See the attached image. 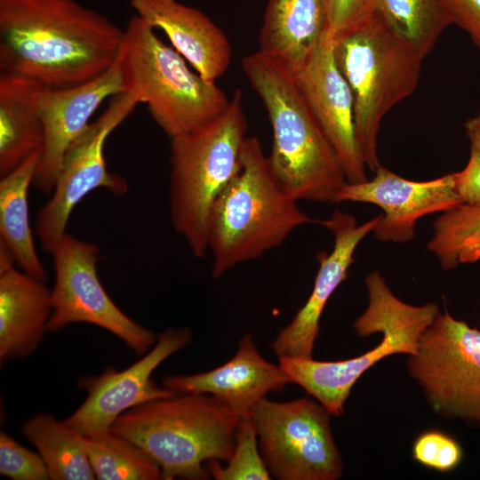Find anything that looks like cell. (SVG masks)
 <instances>
[{"instance_id": "5bb4252c", "label": "cell", "mask_w": 480, "mask_h": 480, "mask_svg": "<svg viewBox=\"0 0 480 480\" xmlns=\"http://www.w3.org/2000/svg\"><path fill=\"white\" fill-rule=\"evenodd\" d=\"M371 180L347 182L333 203L360 202L375 204L383 213L372 233L381 242L407 243L414 238L417 220L445 212L462 200L454 188L453 173L427 181L410 180L381 165Z\"/></svg>"}, {"instance_id": "9a60e30c", "label": "cell", "mask_w": 480, "mask_h": 480, "mask_svg": "<svg viewBox=\"0 0 480 480\" xmlns=\"http://www.w3.org/2000/svg\"><path fill=\"white\" fill-rule=\"evenodd\" d=\"M124 92L118 57L100 76L66 88L43 86L37 107L44 124V143L40 151L33 186L51 194L70 144L88 126L89 120L108 98Z\"/></svg>"}, {"instance_id": "5b68a950", "label": "cell", "mask_w": 480, "mask_h": 480, "mask_svg": "<svg viewBox=\"0 0 480 480\" xmlns=\"http://www.w3.org/2000/svg\"><path fill=\"white\" fill-rule=\"evenodd\" d=\"M247 128L237 89L226 109L209 124L171 139V220L196 258L208 253L211 211L241 168Z\"/></svg>"}, {"instance_id": "d6986e66", "label": "cell", "mask_w": 480, "mask_h": 480, "mask_svg": "<svg viewBox=\"0 0 480 480\" xmlns=\"http://www.w3.org/2000/svg\"><path fill=\"white\" fill-rule=\"evenodd\" d=\"M136 15L163 31L173 47L204 79L216 82L231 61L226 34L204 12L178 0H130Z\"/></svg>"}, {"instance_id": "83f0119b", "label": "cell", "mask_w": 480, "mask_h": 480, "mask_svg": "<svg viewBox=\"0 0 480 480\" xmlns=\"http://www.w3.org/2000/svg\"><path fill=\"white\" fill-rule=\"evenodd\" d=\"M207 470L216 480H269L270 473L261 456L258 436L250 415L241 418L231 458L222 467L218 460L207 461Z\"/></svg>"}, {"instance_id": "f546056e", "label": "cell", "mask_w": 480, "mask_h": 480, "mask_svg": "<svg viewBox=\"0 0 480 480\" xmlns=\"http://www.w3.org/2000/svg\"><path fill=\"white\" fill-rule=\"evenodd\" d=\"M0 474L12 480L50 479L38 452L22 446L5 432L0 434Z\"/></svg>"}, {"instance_id": "d4e9b609", "label": "cell", "mask_w": 480, "mask_h": 480, "mask_svg": "<svg viewBox=\"0 0 480 480\" xmlns=\"http://www.w3.org/2000/svg\"><path fill=\"white\" fill-rule=\"evenodd\" d=\"M375 11L423 59L452 24L444 0H375Z\"/></svg>"}, {"instance_id": "ac0fdd59", "label": "cell", "mask_w": 480, "mask_h": 480, "mask_svg": "<svg viewBox=\"0 0 480 480\" xmlns=\"http://www.w3.org/2000/svg\"><path fill=\"white\" fill-rule=\"evenodd\" d=\"M292 383L280 366L267 361L258 351L253 337L245 333L235 356L204 372L165 376L163 386L176 393L209 394L241 418L269 392H280Z\"/></svg>"}, {"instance_id": "ba28073f", "label": "cell", "mask_w": 480, "mask_h": 480, "mask_svg": "<svg viewBox=\"0 0 480 480\" xmlns=\"http://www.w3.org/2000/svg\"><path fill=\"white\" fill-rule=\"evenodd\" d=\"M368 303L355 320L354 330L361 337L382 333L376 347L352 358L317 361L313 357H279V364L308 395L334 416L344 413L351 389L362 375L385 357L413 355L424 332L439 314L436 303L408 304L397 298L378 270L365 278Z\"/></svg>"}, {"instance_id": "4316f807", "label": "cell", "mask_w": 480, "mask_h": 480, "mask_svg": "<svg viewBox=\"0 0 480 480\" xmlns=\"http://www.w3.org/2000/svg\"><path fill=\"white\" fill-rule=\"evenodd\" d=\"M427 248L444 270L480 260V206L460 204L436 220Z\"/></svg>"}, {"instance_id": "ffe728a7", "label": "cell", "mask_w": 480, "mask_h": 480, "mask_svg": "<svg viewBox=\"0 0 480 480\" xmlns=\"http://www.w3.org/2000/svg\"><path fill=\"white\" fill-rule=\"evenodd\" d=\"M14 258L0 242V359L24 358L39 346L52 313L44 281L14 268Z\"/></svg>"}, {"instance_id": "2e32d148", "label": "cell", "mask_w": 480, "mask_h": 480, "mask_svg": "<svg viewBox=\"0 0 480 480\" xmlns=\"http://www.w3.org/2000/svg\"><path fill=\"white\" fill-rule=\"evenodd\" d=\"M293 75L311 112L333 148L348 182L366 181V166L355 138L352 92L337 66L333 40L328 31Z\"/></svg>"}, {"instance_id": "836d02e7", "label": "cell", "mask_w": 480, "mask_h": 480, "mask_svg": "<svg viewBox=\"0 0 480 480\" xmlns=\"http://www.w3.org/2000/svg\"><path fill=\"white\" fill-rule=\"evenodd\" d=\"M466 134L470 141V148L480 151V113L468 119L464 124Z\"/></svg>"}, {"instance_id": "484cf974", "label": "cell", "mask_w": 480, "mask_h": 480, "mask_svg": "<svg viewBox=\"0 0 480 480\" xmlns=\"http://www.w3.org/2000/svg\"><path fill=\"white\" fill-rule=\"evenodd\" d=\"M99 480L163 479L158 464L139 445L109 430L84 436Z\"/></svg>"}, {"instance_id": "30bf717a", "label": "cell", "mask_w": 480, "mask_h": 480, "mask_svg": "<svg viewBox=\"0 0 480 480\" xmlns=\"http://www.w3.org/2000/svg\"><path fill=\"white\" fill-rule=\"evenodd\" d=\"M406 369L435 413L480 428V328L439 312Z\"/></svg>"}, {"instance_id": "7402d4cb", "label": "cell", "mask_w": 480, "mask_h": 480, "mask_svg": "<svg viewBox=\"0 0 480 480\" xmlns=\"http://www.w3.org/2000/svg\"><path fill=\"white\" fill-rule=\"evenodd\" d=\"M44 85L26 76L0 72V176L41 151L44 124L37 96Z\"/></svg>"}, {"instance_id": "8fae6325", "label": "cell", "mask_w": 480, "mask_h": 480, "mask_svg": "<svg viewBox=\"0 0 480 480\" xmlns=\"http://www.w3.org/2000/svg\"><path fill=\"white\" fill-rule=\"evenodd\" d=\"M54 268L52 313L47 332L75 323L107 330L139 355L147 353L157 337L123 312L103 287L98 273V246L66 233L51 252Z\"/></svg>"}, {"instance_id": "603a6c76", "label": "cell", "mask_w": 480, "mask_h": 480, "mask_svg": "<svg viewBox=\"0 0 480 480\" xmlns=\"http://www.w3.org/2000/svg\"><path fill=\"white\" fill-rule=\"evenodd\" d=\"M39 156L40 151L35 152L1 177L0 242L6 245L22 271L45 282L47 274L36 249L28 201Z\"/></svg>"}, {"instance_id": "f1b7e54d", "label": "cell", "mask_w": 480, "mask_h": 480, "mask_svg": "<svg viewBox=\"0 0 480 480\" xmlns=\"http://www.w3.org/2000/svg\"><path fill=\"white\" fill-rule=\"evenodd\" d=\"M412 459L420 465L437 472L456 469L463 460L464 452L460 442L439 429L420 433L412 445Z\"/></svg>"}, {"instance_id": "1f68e13d", "label": "cell", "mask_w": 480, "mask_h": 480, "mask_svg": "<svg viewBox=\"0 0 480 480\" xmlns=\"http://www.w3.org/2000/svg\"><path fill=\"white\" fill-rule=\"evenodd\" d=\"M454 188L463 204L480 206V151L470 148L465 168L453 173Z\"/></svg>"}, {"instance_id": "4dcf8cb0", "label": "cell", "mask_w": 480, "mask_h": 480, "mask_svg": "<svg viewBox=\"0 0 480 480\" xmlns=\"http://www.w3.org/2000/svg\"><path fill=\"white\" fill-rule=\"evenodd\" d=\"M375 11V0H329L327 30L335 38Z\"/></svg>"}, {"instance_id": "3957f363", "label": "cell", "mask_w": 480, "mask_h": 480, "mask_svg": "<svg viewBox=\"0 0 480 480\" xmlns=\"http://www.w3.org/2000/svg\"><path fill=\"white\" fill-rule=\"evenodd\" d=\"M241 168L215 201L208 225L212 276L281 245L298 227L317 222L304 213L273 176L256 137H247Z\"/></svg>"}, {"instance_id": "52a82bcc", "label": "cell", "mask_w": 480, "mask_h": 480, "mask_svg": "<svg viewBox=\"0 0 480 480\" xmlns=\"http://www.w3.org/2000/svg\"><path fill=\"white\" fill-rule=\"evenodd\" d=\"M124 92L134 95L170 139L206 125L228 107L216 84L192 70L187 60L138 15L124 29L119 51Z\"/></svg>"}, {"instance_id": "4fadbf2b", "label": "cell", "mask_w": 480, "mask_h": 480, "mask_svg": "<svg viewBox=\"0 0 480 480\" xmlns=\"http://www.w3.org/2000/svg\"><path fill=\"white\" fill-rule=\"evenodd\" d=\"M191 338L188 328H169L158 334L155 345L129 367L116 370L109 366L97 376H81L77 385L85 391V399L64 421L84 436L108 431L126 411L175 395L158 386L151 375L165 359L185 348Z\"/></svg>"}, {"instance_id": "277c9868", "label": "cell", "mask_w": 480, "mask_h": 480, "mask_svg": "<svg viewBox=\"0 0 480 480\" xmlns=\"http://www.w3.org/2000/svg\"><path fill=\"white\" fill-rule=\"evenodd\" d=\"M240 420L212 395L176 393L126 411L108 430L142 448L164 480H205L204 462L231 458Z\"/></svg>"}, {"instance_id": "8992f818", "label": "cell", "mask_w": 480, "mask_h": 480, "mask_svg": "<svg viewBox=\"0 0 480 480\" xmlns=\"http://www.w3.org/2000/svg\"><path fill=\"white\" fill-rule=\"evenodd\" d=\"M332 40L337 66L354 99L357 148L365 166L375 172L380 166V123L415 90L423 58L376 11Z\"/></svg>"}, {"instance_id": "9c48e42d", "label": "cell", "mask_w": 480, "mask_h": 480, "mask_svg": "<svg viewBox=\"0 0 480 480\" xmlns=\"http://www.w3.org/2000/svg\"><path fill=\"white\" fill-rule=\"evenodd\" d=\"M331 413L316 399H260L250 416L265 464L278 480H337L343 461L335 444Z\"/></svg>"}, {"instance_id": "7c38bea8", "label": "cell", "mask_w": 480, "mask_h": 480, "mask_svg": "<svg viewBox=\"0 0 480 480\" xmlns=\"http://www.w3.org/2000/svg\"><path fill=\"white\" fill-rule=\"evenodd\" d=\"M140 104L132 94L122 92L110 98L103 113L90 123L67 149L52 197L39 210L36 235L49 252L67 233L70 214L76 204L97 188L122 196L126 180L107 168L104 148L108 137Z\"/></svg>"}, {"instance_id": "7a4b0ae2", "label": "cell", "mask_w": 480, "mask_h": 480, "mask_svg": "<svg viewBox=\"0 0 480 480\" xmlns=\"http://www.w3.org/2000/svg\"><path fill=\"white\" fill-rule=\"evenodd\" d=\"M242 69L268 115V162L277 183L297 201L333 203L348 180L293 72L260 51L243 58Z\"/></svg>"}, {"instance_id": "e0dca14e", "label": "cell", "mask_w": 480, "mask_h": 480, "mask_svg": "<svg viewBox=\"0 0 480 480\" xmlns=\"http://www.w3.org/2000/svg\"><path fill=\"white\" fill-rule=\"evenodd\" d=\"M380 218V214L358 224L353 215L335 210L330 218L319 220L318 223L333 235V247L330 252L318 255L319 268L309 297L272 342L278 358L313 357L322 313L331 296L347 279L358 244L372 231Z\"/></svg>"}, {"instance_id": "6da1fadb", "label": "cell", "mask_w": 480, "mask_h": 480, "mask_svg": "<svg viewBox=\"0 0 480 480\" xmlns=\"http://www.w3.org/2000/svg\"><path fill=\"white\" fill-rule=\"evenodd\" d=\"M124 30L76 0H0V71L44 87L86 83L116 60Z\"/></svg>"}, {"instance_id": "cb8c5ba5", "label": "cell", "mask_w": 480, "mask_h": 480, "mask_svg": "<svg viewBox=\"0 0 480 480\" xmlns=\"http://www.w3.org/2000/svg\"><path fill=\"white\" fill-rule=\"evenodd\" d=\"M23 436L36 448L52 480L96 479L84 435L64 420L39 412L24 421Z\"/></svg>"}, {"instance_id": "44dd1931", "label": "cell", "mask_w": 480, "mask_h": 480, "mask_svg": "<svg viewBox=\"0 0 480 480\" xmlns=\"http://www.w3.org/2000/svg\"><path fill=\"white\" fill-rule=\"evenodd\" d=\"M328 4L329 0H268L259 51L296 71L328 31Z\"/></svg>"}, {"instance_id": "d6a6232c", "label": "cell", "mask_w": 480, "mask_h": 480, "mask_svg": "<svg viewBox=\"0 0 480 480\" xmlns=\"http://www.w3.org/2000/svg\"><path fill=\"white\" fill-rule=\"evenodd\" d=\"M452 22L464 29L480 50V0H444Z\"/></svg>"}]
</instances>
